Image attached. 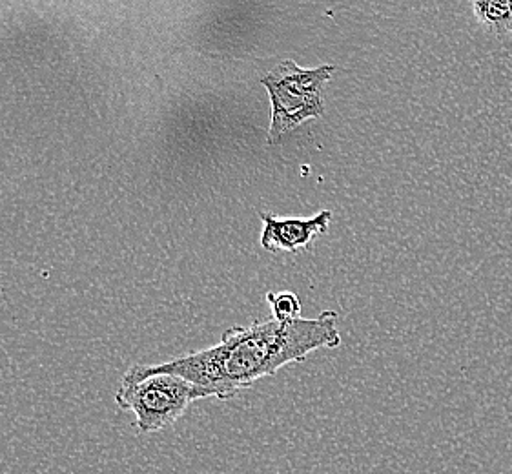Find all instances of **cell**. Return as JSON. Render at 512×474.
Instances as JSON below:
<instances>
[{"label": "cell", "instance_id": "3", "mask_svg": "<svg viewBox=\"0 0 512 474\" xmlns=\"http://www.w3.org/2000/svg\"><path fill=\"white\" fill-rule=\"evenodd\" d=\"M336 66L323 64L314 70H303L296 62L283 61L263 77L272 101V124L268 145H279L285 135L297 126L325 114L323 88L332 79Z\"/></svg>", "mask_w": 512, "mask_h": 474}, {"label": "cell", "instance_id": "6", "mask_svg": "<svg viewBox=\"0 0 512 474\" xmlns=\"http://www.w3.org/2000/svg\"><path fill=\"white\" fill-rule=\"evenodd\" d=\"M274 320L292 321L301 318V301L294 292H270L267 296Z\"/></svg>", "mask_w": 512, "mask_h": 474}, {"label": "cell", "instance_id": "1", "mask_svg": "<svg viewBox=\"0 0 512 474\" xmlns=\"http://www.w3.org/2000/svg\"><path fill=\"white\" fill-rule=\"evenodd\" d=\"M338 321L334 310H325L312 320L257 321L225 330L214 347L144 367L152 372H174L205 389L212 398L230 400L283 367L307 360L312 352L338 349Z\"/></svg>", "mask_w": 512, "mask_h": 474}, {"label": "cell", "instance_id": "4", "mask_svg": "<svg viewBox=\"0 0 512 474\" xmlns=\"http://www.w3.org/2000/svg\"><path fill=\"white\" fill-rule=\"evenodd\" d=\"M261 219L265 223L263 236H261V245L270 250V252H297L299 248L307 247L316 237L323 236L328 230V225L332 221V212L323 210L318 216L308 217V219H297V217H288V219H279L272 214H261Z\"/></svg>", "mask_w": 512, "mask_h": 474}, {"label": "cell", "instance_id": "2", "mask_svg": "<svg viewBox=\"0 0 512 474\" xmlns=\"http://www.w3.org/2000/svg\"><path fill=\"white\" fill-rule=\"evenodd\" d=\"M206 398L212 396L183 376L148 371L144 365H135L126 372L115 392L117 407L134 413L141 433H159L172 427L192 403Z\"/></svg>", "mask_w": 512, "mask_h": 474}, {"label": "cell", "instance_id": "5", "mask_svg": "<svg viewBox=\"0 0 512 474\" xmlns=\"http://www.w3.org/2000/svg\"><path fill=\"white\" fill-rule=\"evenodd\" d=\"M476 19L494 35L512 33V0H471Z\"/></svg>", "mask_w": 512, "mask_h": 474}]
</instances>
